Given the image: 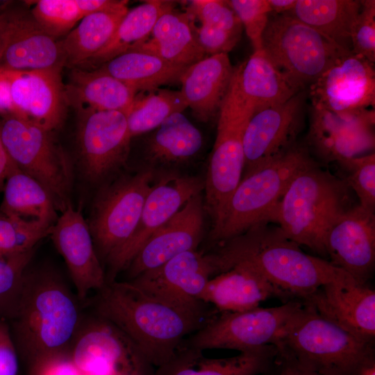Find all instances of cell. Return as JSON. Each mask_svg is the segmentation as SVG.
<instances>
[{"mask_svg": "<svg viewBox=\"0 0 375 375\" xmlns=\"http://www.w3.org/2000/svg\"><path fill=\"white\" fill-rule=\"evenodd\" d=\"M228 3L240 19L253 51L262 49V35L272 13L267 1L231 0Z\"/></svg>", "mask_w": 375, "mask_h": 375, "instance_id": "43", "label": "cell"}, {"mask_svg": "<svg viewBox=\"0 0 375 375\" xmlns=\"http://www.w3.org/2000/svg\"><path fill=\"white\" fill-rule=\"evenodd\" d=\"M76 111V140L81 169L86 179L97 182L128 158L132 138L127 117L119 111Z\"/></svg>", "mask_w": 375, "mask_h": 375, "instance_id": "12", "label": "cell"}, {"mask_svg": "<svg viewBox=\"0 0 375 375\" xmlns=\"http://www.w3.org/2000/svg\"><path fill=\"white\" fill-rule=\"evenodd\" d=\"M49 236L64 258L79 300L99 290L106 276L97 255L88 224L80 210L69 205L58 216Z\"/></svg>", "mask_w": 375, "mask_h": 375, "instance_id": "21", "label": "cell"}, {"mask_svg": "<svg viewBox=\"0 0 375 375\" xmlns=\"http://www.w3.org/2000/svg\"><path fill=\"white\" fill-rule=\"evenodd\" d=\"M204 183L197 177L168 176L152 186L137 227L131 238L108 258L106 282L115 281L143 244L190 199L199 194Z\"/></svg>", "mask_w": 375, "mask_h": 375, "instance_id": "16", "label": "cell"}, {"mask_svg": "<svg viewBox=\"0 0 375 375\" xmlns=\"http://www.w3.org/2000/svg\"><path fill=\"white\" fill-rule=\"evenodd\" d=\"M203 222V204L198 194L143 244L126 268L130 281L181 253L196 250L201 239Z\"/></svg>", "mask_w": 375, "mask_h": 375, "instance_id": "22", "label": "cell"}, {"mask_svg": "<svg viewBox=\"0 0 375 375\" xmlns=\"http://www.w3.org/2000/svg\"><path fill=\"white\" fill-rule=\"evenodd\" d=\"M0 212L30 226L51 230L58 216L47 190L15 167L7 177Z\"/></svg>", "mask_w": 375, "mask_h": 375, "instance_id": "30", "label": "cell"}, {"mask_svg": "<svg viewBox=\"0 0 375 375\" xmlns=\"http://www.w3.org/2000/svg\"><path fill=\"white\" fill-rule=\"evenodd\" d=\"M172 4L171 1L149 0L128 9L107 45L81 68L96 69L144 43L159 17Z\"/></svg>", "mask_w": 375, "mask_h": 375, "instance_id": "35", "label": "cell"}, {"mask_svg": "<svg viewBox=\"0 0 375 375\" xmlns=\"http://www.w3.org/2000/svg\"><path fill=\"white\" fill-rule=\"evenodd\" d=\"M214 276L211 256L188 251L161 266L129 281L152 296L197 315L210 317L216 311L199 300L207 283Z\"/></svg>", "mask_w": 375, "mask_h": 375, "instance_id": "13", "label": "cell"}, {"mask_svg": "<svg viewBox=\"0 0 375 375\" xmlns=\"http://www.w3.org/2000/svg\"><path fill=\"white\" fill-rule=\"evenodd\" d=\"M306 92L256 112L243 134L244 176L292 147L303 124Z\"/></svg>", "mask_w": 375, "mask_h": 375, "instance_id": "15", "label": "cell"}, {"mask_svg": "<svg viewBox=\"0 0 375 375\" xmlns=\"http://www.w3.org/2000/svg\"><path fill=\"white\" fill-rule=\"evenodd\" d=\"M302 304L301 300L292 299L276 307L219 312L188 336L182 345L203 351L222 349L240 352L273 344Z\"/></svg>", "mask_w": 375, "mask_h": 375, "instance_id": "9", "label": "cell"}, {"mask_svg": "<svg viewBox=\"0 0 375 375\" xmlns=\"http://www.w3.org/2000/svg\"><path fill=\"white\" fill-rule=\"evenodd\" d=\"M138 91H152L179 81L185 67L174 65L150 53L131 50L99 67Z\"/></svg>", "mask_w": 375, "mask_h": 375, "instance_id": "34", "label": "cell"}, {"mask_svg": "<svg viewBox=\"0 0 375 375\" xmlns=\"http://www.w3.org/2000/svg\"><path fill=\"white\" fill-rule=\"evenodd\" d=\"M128 10L125 7L83 17L60 40L65 67L81 68L91 60L110 42Z\"/></svg>", "mask_w": 375, "mask_h": 375, "instance_id": "33", "label": "cell"}, {"mask_svg": "<svg viewBox=\"0 0 375 375\" xmlns=\"http://www.w3.org/2000/svg\"><path fill=\"white\" fill-rule=\"evenodd\" d=\"M202 144L199 130L182 112H176L167 117L151 133L146 149L153 161L183 162L194 157Z\"/></svg>", "mask_w": 375, "mask_h": 375, "instance_id": "36", "label": "cell"}, {"mask_svg": "<svg viewBox=\"0 0 375 375\" xmlns=\"http://www.w3.org/2000/svg\"><path fill=\"white\" fill-rule=\"evenodd\" d=\"M187 108L181 91L158 88L146 95H136L126 115L129 133L133 138L156 129L167 117Z\"/></svg>", "mask_w": 375, "mask_h": 375, "instance_id": "37", "label": "cell"}, {"mask_svg": "<svg viewBox=\"0 0 375 375\" xmlns=\"http://www.w3.org/2000/svg\"><path fill=\"white\" fill-rule=\"evenodd\" d=\"M247 124L218 120L204 188L213 225L239 185L244 167L243 134Z\"/></svg>", "mask_w": 375, "mask_h": 375, "instance_id": "24", "label": "cell"}, {"mask_svg": "<svg viewBox=\"0 0 375 375\" xmlns=\"http://www.w3.org/2000/svg\"><path fill=\"white\" fill-rule=\"evenodd\" d=\"M186 13L198 19L200 24L241 35L242 24L228 1L193 0L188 2Z\"/></svg>", "mask_w": 375, "mask_h": 375, "instance_id": "42", "label": "cell"}, {"mask_svg": "<svg viewBox=\"0 0 375 375\" xmlns=\"http://www.w3.org/2000/svg\"><path fill=\"white\" fill-rule=\"evenodd\" d=\"M234 67L226 53L206 56L180 76L181 93L196 119L207 122L218 114Z\"/></svg>", "mask_w": 375, "mask_h": 375, "instance_id": "28", "label": "cell"}, {"mask_svg": "<svg viewBox=\"0 0 375 375\" xmlns=\"http://www.w3.org/2000/svg\"><path fill=\"white\" fill-rule=\"evenodd\" d=\"M15 345L29 360L69 350L82 322L74 296L50 269H26L14 317Z\"/></svg>", "mask_w": 375, "mask_h": 375, "instance_id": "3", "label": "cell"}, {"mask_svg": "<svg viewBox=\"0 0 375 375\" xmlns=\"http://www.w3.org/2000/svg\"><path fill=\"white\" fill-rule=\"evenodd\" d=\"M31 366V375H83L73 362L69 350L40 358Z\"/></svg>", "mask_w": 375, "mask_h": 375, "instance_id": "45", "label": "cell"}, {"mask_svg": "<svg viewBox=\"0 0 375 375\" xmlns=\"http://www.w3.org/2000/svg\"><path fill=\"white\" fill-rule=\"evenodd\" d=\"M16 347L5 320L0 319V375H17Z\"/></svg>", "mask_w": 375, "mask_h": 375, "instance_id": "46", "label": "cell"}, {"mask_svg": "<svg viewBox=\"0 0 375 375\" xmlns=\"http://www.w3.org/2000/svg\"><path fill=\"white\" fill-rule=\"evenodd\" d=\"M51 230L34 228L6 216L0 217V257L24 253L35 248Z\"/></svg>", "mask_w": 375, "mask_h": 375, "instance_id": "41", "label": "cell"}, {"mask_svg": "<svg viewBox=\"0 0 375 375\" xmlns=\"http://www.w3.org/2000/svg\"><path fill=\"white\" fill-rule=\"evenodd\" d=\"M373 344L355 337L306 303L273 343L277 358L318 375H359L375 362Z\"/></svg>", "mask_w": 375, "mask_h": 375, "instance_id": "4", "label": "cell"}, {"mask_svg": "<svg viewBox=\"0 0 375 375\" xmlns=\"http://www.w3.org/2000/svg\"><path fill=\"white\" fill-rule=\"evenodd\" d=\"M312 106L351 118L374 109V64L350 52L309 86Z\"/></svg>", "mask_w": 375, "mask_h": 375, "instance_id": "14", "label": "cell"}, {"mask_svg": "<svg viewBox=\"0 0 375 375\" xmlns=\"http://www.w3.org/2000/svg\"><path fill=\"white\" fill-rule=\"evenodd\" d=\"M359 375H375V362L364 367Z\"/></svg>", "mask_w": 375, "mask_h": 375, "instance_id": "52", "label": "cell"}, {"mask_svg": "<svg viewBox=\"0 0 375 375\" xmlns=\"http://www.w3.org/2000/svg\"><path fill=\"white\" fill-rule=\"evenodd\" d=\"M347 172L344 178L367 211H375V153L352 158L340 164Z\"/></svg>", "mask_w": 375, "mask_h": 375, "instance_id": "40", "label": "cell"}, {"mask_svg": "<svg viewBox=\"0 0 375 375\" xmlns=\"http://www.w3.org/2000/svg\"><path fill=\"white\" fill-rule=\"evenodd\" d=\"M317 164L307 147L296 143L243 176L221 217L213 225L211 240L223 243L260 222H270L273 212L292 180Z\"/></svg>", "mask_w": 375, "mask_h": 375, "instance_id": "6", "label": "cell"}, {"mask_svg": "<svg viewBox=\"0 0 375 375\" xmlns=\"http://www.w3.org/2000/svg\"><path fill=\"white\" fill-rule=\"evenodd\" d=\"M3 216H5V215H3L1 212H0V217Z\"/></svg>", "mask_w": 375, "mask_h": 375, "instance_id": "53", "label": "cell"}, {"mask_svg": "<svg viewBox=\"0 0 375 375\" xmlns=\"http://www.w3.org/2000/svg\"><path fill=\"white\" fill-rule=\"evenodd\" d=\"M10 10L0 15V56L3 49L4 36Z\"/></svg>", "mask_w": 375, "mask_h": 375, "instance_id": "51", "label": "cell"}, {"mask_svg": "<svg viewBox=\"0 0 375 375\" xmlns=\"http://www.w3.org/2000/svg\"><path fill=\"white\" fill-rule=\"evenodd\" d=\"M64 84L68 106L76 110L119 111L126 115L135 99L137 91L101 68L71 69Z\"/></svg>", "mask_w": 375, "mask_h": 375, "instance_id": "29", "label": "cell"}, {"mask_svg": "<svg viewBox=\"0 0 375 375\" xmlns=\"http://www.w3.org/2000/svg\"><path fill=\"white\" fill-rule=\"evenodd\" d=\"M352 192L344 178L315 165L292 180L270 222L277 224L299 246L326 257L327 232L342 215L356 204Z\"/></svg>", "mask_w": 375, "mask_h": 375, "instance_id": "5", "label": "cell"}, {"mask_svg": "<svg viewBox=\"0 0 375 375\" xmlns=\"http://www.w3.org/2000/svg\"><path fill=\"white\" fill-rule=\"evenodd\" d=\"M62 70L11 71L10 93L16 115L53 132L68 106Z\"/></svg>", "mask_w": 375, "mask_h": 375, "instance_id": "23", "label": "cell"}, {"mask_svg": "<svg viewBox=\"0 0 375 375\" xmlns=\"http://www.w3.org/2000/svg\"><path fill=\"white\" fill-rule=\"evenodd\" d=\"M273 297L292 300L250 264L239 262L210 278L199 300L224 312L253 309Z\"/></svg>", "mask_w": 375, "mask_h": 375, "instance_id": "26", "label": "cell"}, {"mask_svg": "<svg viewBox=\"0 0 375 375\" xmlns=\"http://www.w3.org/2000/svg\"><path fill=\"white\" fill-rule=\"evenodd\" d=\"M324 246L334 266L367 284L375 265L374 213L355 204L331 226Z\"/></svg>", "mask_w": 375, "mask_h": 375, "instance_id": "19", "label": "cell"}, {"mask_svg": "<svg viewBox=\"0 0 375 375\" xmlns=\"http://www.w3.org/2000/svg\"><path fill=\"white\" fill-rule=\"evenodd\" d=\"M374 109L343 118L312 106L306 147L320 160L340 164L374 149Z\"/></svg>", "mask_w": 375, "mask_h": 375, "instance_id": "17", "label": "cell"}, {"mask_svg": "<svg viewBox=\"0 0 375 375\" xmlns=\"http://www.w3.org/2000/svg\"><path fill=\"white\" fill-rule=\"evenodd\" d=\"M276 354L275 346L267 344L231 358H209L201 350L181 345L153 375H260L269 372Z\"/></svg>", "mask_w": 375, "mask_h": 375, "instance_id": "27", "label": "cell"}, {"mask_svg": "<svg viewBox=\"0 0 375 375\" xmlns=\"http://www.w3.org/2000/svg\"><path fill=\"white\" fill-rule=\"evenodd\" d=\"M0 117L1 138L10 158L44 187L62 212L72 204L73 169L68 156L52 132L15 115Z\"/></svg>", "mask_w": 375, "mask_h": 375, "instance_id": "8", "label": "cell"}, {"mask_svg": "<svg viewBox=\"0 0 375 375\" xmlns=\"http://www.w3.org/2000/svg\"><path fill=\"white\" fill-rule=\"evenodd\" d=\"M299 92L262 49L253 51L248 60L234 67L228 89V93L251 116L286 101Z\"/></svg>", "mask_w": 375, "mask_h": 375, "instance_id": "25", "label": "cell"}, {"mask_svg": "<svg viewBox=\"0 0 375 375\" xmlns=\"http://www.w3.org/2000/svg\"><path fill=\"white\" fill-rule=\"evenodd\" d=\"M17 167L8 155L0 134V192L3 190L7 177Z\"/></svg>", "mask_w": 375, "mask_h": 375, "instance_id": "48", "label": "cell"}, {"mask_svg": "<svg viewBox=\"0 0 375 375\" xmlns=\"http://www.w3.org/2000/svg\"><path fill=\"white\" fill-rule=\"evenodd\" d=\"M152 180L153 172L142 170L118 180L100 195L88 224L98 256L108 260L133 235Z\"/></svg>", "mask_w": 375, "mask_h": 375, "instance_id": "10", "label": "cell"}, {"mask_svg": "<svg viewBox=\"0 0 375 375\" xmlns=\"http://www.w3.org/2000/svg\"><path fill=\"white\" fill-rule=\"evenodd\" d=\"M273 14H285L295 6L296 0H267Z\"/></svg>", "mask_w": 375, "mask_h": 375, "instance_id": "50", "label": "cell"}, {"mask_svg": "<svg viewBox=\"0 0 375 375\" xmlns=\"http://www.w3.org/2000/svg\"><path fill=\"white\" fill-rule=\"evenodd\" d=\"M361 8L358 0H296L285 13L351 51V33Z\"/></svg>", "mask_w": 375, "mask_h": 375, "instance_id": "32", "label": "cell"}, {"mask_svg": "<svg viewBox=\"0 0 375 375\" xmlns=\"http://www.w3.org/2000/svg\"><path fill=\"white\" fill-rule=\"evenodd\" d=\"M215 276L246 262L291 299L303 301L347 273L324 258L308 255L272 222H260L222 243L211 253Z\"/></svg>", "mask_w": 375, "mask_h": 375, "instance_id": "2", "label": "cell"}, {"mask_svg": "<svg viewBox=\"0 0 375 375\" xmlns=\"http://www.w3.org/2000/svg\"><path fill=\"white\" fill-rule=\"evenodd\" d=\"M150 36L132 50L154 54L185 68L206 56L194 38L189 16L173 6L159 17Z\"/></svg>", "mask_w": 375, "mask_h": 375, "instance_id": "31", "label": "cell"}, {"mask_svg": "<svg viewBox=\"0 0 375 375\" xmlns=\"http://www.w3.org/2000/svg\"><path fill=\"white\" fill-rule=\"evenodd\" d=\"M64 67L60 40L45 31L30 11L12 7L9 10L0 68L26 72Z\"/></svg>", "mask_w": 375, "mask_h": 375, "instance_id": "20", "label": "cell"}, {"mask_svg": "<svg viewBox=\"0 0 375 375\" xmlns=\"http://www.w3.org/2000/svg\"><path fill=\"white\" fill-rule=\"evenodd\" d=\"M275 365L278 367L277 375H318L302 369L293 363L277 357L275 360Z\"/></svg>", "mask_w": 375, "mask_h": 375, "instance_id": "49", "label": "cell"}, {"mask_svg": "<svg viewBox=\"0 0 375 375\" xmlns=\"http://www.w3.org/2000/svg\"><path fill=\"white\" fill-rule=\"evenodd\" d=\"M262 49L275 67L297 90L311 85L349 51L287 14L271 13Z\"/></svg>", "mask_w": 375, "mask_h": 375, "instance_id": "7", "label": "cell"}, {"mask_svg": "<svg viewBox=\"0 0 375 375\" xmlns=\"http://www.w3.org/2000/svg\"><path fill=\"white\" fill-rule=\"evenodd\" d=\"M69 354L83 375H153L155 369L124 333L97 315L81 322Z\"/></svg>", "mask_w": 375, "mask_h": 375, "instance_id": "11", "label": "cell"}, {"mask_svg": "<svg viewBox=\"0 0 375 375\" xmlns=\"http://www.w3.org/2000/svg\"><path fill=\"white\" fill-rule=\"evenodd\" d=\"M351 33V53L375 62V1L362 0Z\"/></svg>", "mask_w": 375, "mask_h": 375, "instance_id": "44", "label": "cell"}, {"mask_svg": "<svg viewBox=\"0 0 375 375\" xmlns=\"http://www.w3.org/2000/svg\"><path fill=\"white\" fill-rule=\"evenodd\" d=\"M30 10L38 24L56 38L67 35L84 15L77 0H38L29 1Z\"/></svg>", "mask_w": 375, "mask_h": 375, "instance_id": "38", "label": "cell"}, {"mask_svg": "<svg viewBox=\"0 0 375 375\" xmlns=\"http://www.w3.org/2000/svg\"><path fill=\"white\" fill-rule=\"evenodd\" d=\"M95 315L111 322L156 369L212 317L197 315L163 301L130 281L106 282L91 303Z\"/></svg>", "mask_w": 375, "mask_h": 375, "instance_id": "1", "label": "cell"}, {"mask_svg": "<svg viewBox=\"0 0 375 375\" xmlns=\"http://www.w3.org/2000/svg\"><path fill=\"white\" fill-rule=\"evenodd\" d=\"M35 251L0 257V319L14 317L23 277Z\"/></svg>", "mask_w": 375, "mask_h": 375, "instance_id": "39", "label": "cell"}, {"mask_svg": "<svg viewBox=\"0 0 375 375\" xmlns=\"http://www.w3.org/2000/svg\"><path fill=\"white\" fill-rule=\"evenodd\" d=\"M301 301L355 337L374 342L375 291L367 284L357 283L347 274L322 285Z\"/></svg>", "mask_w": 375, "mask_h": 375, "instance_id": "18", "label": "cell"}, {"mask_svg": "<svg viewBox=\"0 0 375 375\" xmlns=\"http://www.w3.org/2000/svg\"><path fill=\"white\" fill-rule=\"evenodd\" d=\"M11 70L0 68V116L16 115L11 93Z\"/></svg>", "mask_w": 375, "mask_h": 375, "instance_id": "47", "label": "cell"}]
</instances>
